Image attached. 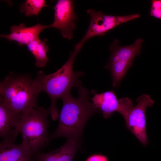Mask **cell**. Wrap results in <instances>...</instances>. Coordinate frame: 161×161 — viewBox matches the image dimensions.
Listing matches in <instances>:
<instances>
[{
  "instance_id": "cell-10",
  "label": "cell",
  "mask_w": 161,
  "mask_h": 161,
  "mask_svg": "<svg viewBox=\"0 0 161 161\" xmlns=\"http://www.w3.org/2000/svg\"><path fill=\"white\" fill-rule=\"evenodd\" d=\"M48 28H49V25H42L39 23L30 27H27L24 23H21L18 25L11 26L9 34H1L0 37L10 41H15L20 46L27 45L32 41L39 38L40 32Z\"/></svg>"
},
{
  "instance_id": "cell-7",
  "label": "cell",
  "mask_w": 161,
  "mask_h": 161,
  "mask_svg": "<svg viewBox=\"0 0 161 161\" xmlns=\"http://www.w3.org/2000/svg\"><path fill=\"white\" fill-rule=\"evenodd\" d=\"M87 12L90 18L87 30L81 40L74 47L82 48L88 40L95 36H103L108 31L119 25L139 18V14L124 16H116L104 14L102 11L88 9Z\"/></svg>"
},
{
  "instance_id": "cell-2",
  "label": "cell",
  "mask_w": 161,
  "mask_h": 161,
  "mask_svg": "<svg viewBox=\"0 0 161 161\" xmlns=\"http://www.w3.org/2000/svg\"><path fill=\"white\" fill-rule=\"evenodd\" d=\"M81 49L75 48L74 50L70 52L67 61L56 72L44 75L42 72L39 71L35 79L41 91H45L50 98L51 104L48 109L53 120H56L59 117L56 106L58 99L71 92L73 87H77L81 84L79 78L84 75L83 73L75 72L73 68L75 58Z\"/></svg>"
},
{
  "instance_id": "cell-11",
  "label": "cell",
  "mask_w": 161,
  "mask_h": 161,
  "mask_svg": "<svg viewBox=\"0 0 161 161\" xmlns=\"http://www.w3.org/2000/svg\"><path fill=\"white\" fill-rule=\"evenodd\" d=\"M81 140L68 139L59 148L46 153H38L33 157L34 161H72L80 147Z\"/></svg>"
},
{
  "instance_id": "cell-3",
  "label": "cell",
  "mask_w": 161,
  "mask_h": 161,
  "mask_svg": "<svg viewBox=\"0 0 161 161\" xmlns=\"http://www.w3.org/2000/svg\"><path fill=\"white\" fill-rule=\"evenodd\" d=\"M41 91L29 75L11 72L0 83V100L19 112L37 107Z\"/></svg>"
},
{
  "instance_id": "cell-9",
  "label": "cell",
  "mask_w": 161,
  "mask_h": 161,
  "mask_svg": "<svg viewBox=\"0 0 161 161\" xmlns=\"http://www.w3.org/2000/svg\"><path fill=\"white\" fill-rule=\"evenodd\" d=\"M21 112L13 110L0 100V136L3 140L15 142Z\"/></svg>"
},
{
  "instance_id": "cell-1",
  "label": "cell",
  "mask_w": 161,
  "mask_h": 161,
  "mask_svg": "<svg viewBox=\"0 0 161 161\" xmlns=\"http://www.w3.org/2000/svg\"><path fill=\"white\" fill-rule=\"evenodd\" d=\"M78 97H73L71 92L61 99L63 106L59 116V123L49 140L61 137L81 140L85 125L93 115L100 112L90 101L89 92L85 87L80 85L77 87Z\"/></svg>"
},
{
  "instance_id": "cell-4",
  "label": "cell",
  "mask_w": 161,
  "mask_h": 161,
  "mask_svg": "<svg viewBox=\"0 0 161 161\" xmlns=\"http://www.w3.org/2000/svg\"><path fill=\"white\" fill-rule=\"evenodd\" d=\"M48 109L38 107L21 112L17 130L21 135L22 142L32 155L39 152L49 141Z\"/></svg>"
},
{
  "instance_id": "cell-8",
  "label": "cell",
  "mask_w": 161,
  "mask_h": 161,
  "mask_svg": "<svg viewBox=\"0 0 161 161\" xmlns=\"http://www.w3.org/2000/svg\"><path fill=\"white\" fill-rule=\"evenodd\" d=\"M54 9V21L49 25V28L59 30L63 38L72 39L73 37V31L75 28V21L78 20V17L74 11L73 1L58 0Z\"/></svg>"
},
{
  "instance_id": "cell-12",
  "label": "cell",
  "mask_w": 161,
  "mask_h": 161,
  "mask_svg": "<svg viewBox=\"0 0 161 161\" xmlns=\"http://www.w3.org/2000/svg\"><path fill=\"white\" fill-rule=\"evenodd\" d=\"M29 149L24 143L3 140L0 143V161H34Z\"/></svg>"
},
{
  "instance_id": "cell-6",
  "label": "cell",
  "mask_w": 161,
  "mask_h": 161,
  "mask_svg": "<svg viewBox=\"0 0 161 161\" xmlns=\"http://www.w3.org/2000/svg\"><path fill=\"white\" fill-rule=\"evenodd\" d=\"M143 40L137 39L134 43L128 46H120L118 40L115 39L109 46L111 54L105 68L108 69L112 80L113 88L119 87L137 55H140Z\"/></svg>"
},
{
  "instance_id": "cell-14",
  "label": "cell",
  "mask_w": 161,
  "mask_h": 161,
  "mask_svg": "<svg viewBox=\"0 0 161 161\" xmlns=\"http://www.w3.org/2000/svg\"><path fill=\"white\" fill-rule=\"evenodd\" d=\"M47 40V39H45L42 41L39 38L27 45L35 59V66L38 67H45L49 60L47 55L49 49L46 44Z\"/></svg>"
},
{
  "instance_id": "cell-16",
  "label": "cell",
  "mask_w": 161,
  "mask_h": 161,
  "mask_svg": "<svg viewBox=\"0 0 161 161\" xmlns=\"http://www.w3.org/2000/svg\"><path fill=\"white\" fill-rule=\"evenodd\" d=\"M151 3L150 15L161 19V0H152L151 1Z\"/></svg>"
},
{
  "instance_id": "cell-15",
  "label": "cell",
  "mask_w": 161,
  "mask_h": 161,
  "mask_svg": "<svg viewBox=\"0 0 161 161\" xmlns=\"http://www.w3.org/2000/svg\"><path fill=\"white\" fill-rule=\"evenodd\" d=\"M46 6L44 0H26L20 5V10L27 16H37L42 8Z\"/></svg>"
},
{
  "instance_id": "cell-5",
  "label": "cell",
  "mask_w": 161,
  "mask_h": 161,
  "mask_svg": "<svg viewBox=\"0 0 161 161\" xmlns=\"http://www.w3.org/2000/svg\"><path fill=\"white\" fill-rule=\"evenodd\" d=\"M117 112L124 119L127 128L144 145L148 143L146 131L145 112L148 107H151L154 101L148 95L143 94L137 97V104L134 106L131 100L127 97L119 100Z\"/></svg>"
},
{
  "instance_id": "cell-13",
  "label": "cell",
  "mask_w": 161,
  "mask_h": 161,
  "mask_svg": "<svg viewBox=\"0 0 161 161\" xmlns=\"http://www.w3.org/2000/svg\"><path fill=\"white\" fill-rule=\"evenodd\" d=\"M93 97L92 99L94 106L102 113L105 118L111 117L113 113L117 112L119 103L113 90L98 94L92 91Z\"/></svg>"
},
{
  "instance_id": "cell-17",
  "label": "cell",
  "mask_w": 161,
  "mask_h": 161,
  "mask_svg": "<svg viewBox=\"0 0 161 161\" xmlns=\"http://www.w3.org/2000/svg\"><path fill=\"white\" fill-rule=\"evenodd\" d=\"M86 161H108V160L104 155L94 154L89 157Z\"/></svg>"
}]
</instances>
